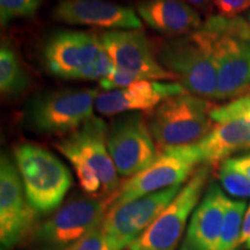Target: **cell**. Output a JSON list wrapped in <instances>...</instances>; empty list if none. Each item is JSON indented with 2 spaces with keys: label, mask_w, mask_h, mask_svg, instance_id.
I'll use <instances>...</instances> for the list:
<instances>
[{
  "label": "cell",
  "mask_w": 250,
  "mask_h": 250,
  "mask_svg": "<svg viewBox=\"0 0 250 250\" xmlns=\"http://www.w3.org/2000/svg\"><path fill=\"white\" fill-rule=\"evenodd\" d=\"M108 125L93 116L56 143V148L71 162L83 192L111 198L121 188L120 175L107 146Z\"/></svg>",
  "instance_id": "1"
},
{
  "label": "cell",
  "mask_w": 250,
  "mask_h": 250,
  "mask_svg": "<svg viewBox=\"0 0 250 250\" xmlns=\"http://www.w3.org/2000/svg\"><path fill=\"white\" fill-rule=\"evenodd\" d=\"M202 27L211 37L217 64V99L235 100L250 92V26L248 20L211 15Z\"/></svg>",
  "instance_id": "2"
},
{
  "label": "cell",
  "mask_w": 250,
  "mask_h": 250,
  "mask_svg": "<svg viewBox=\"0 0 250 250\" xmlns=\"http://www.w3.org/2000/svg\"><path fill=\"white\" fill-rule=\"evenodd\" d=\"M155 55L188 93L205 100L217 99V64L211 37L202 26L161 43Z\"/></svg>",
  "instance_id": "3"
},
{
  "label": "cell",
  "mask_w": 250,
  "mask_h": 250,
  "mask_svg": "<svg viewBox=\"0 0 250 250\" xmlns=\"http://www.w3.org/2000/svg\"><path fill=\"white\" fill-rule=\"evenodd\" d=\"M208 100L192 94H181L165 100L149 112L148 129L159 148L195 145L213 129Z\"/></svg>",
  "instance_id": "4"
},
{
  "label": "cell",
  "mask_w": 250,
  "mask_h": 250,
  "mask_svg": "<svg viewBox=\"0 0 250 250\" xmlns=\"http://www.w3.org/2000/svg\"><path fill=\"white\" fill-rule=\"evenodd\" d=\"M14 160L31 208L39 214L57 210L72 186V174L65 164L31 143L14 148Z\"/></svg>",
  "instance_id": "5"
},
{
  "label": "cell",
  "mask_w": 250,
  "mask_h": 250,
  "mask_svg": "<svg viewBox=\"0 0 250 250\" xmlns=\"http://www.w3.org/2000/svg\"><path fill=\"white\" fill-rule=\"evenodd\" d=\"M211 166L202 165L182 187L169 205L126 250H176L186 229L188 219L199 204Z\"/></svg>",
  "instance_id": "6"
},
{
  "label": "cell",
  "mask_w": 250,
  "mask_h": 250,
  "mask_svg": "<svg viewBox=\"0 0 250 250\" xmlns=\"http://www.w3.org/2000/svg\"><path fill=\"white\" fill-rule=\"evenodd\" d=\"M109 206L110 199L101 197L68 199L36 228V243L41 250H66L102 224Z\"/></svg>",
  "instance_id": "7"
},
{
  "label": "cell",
  "mask_w": 250,
  "mask_h": 250,
  "mask_svg": "<svg viewBox=\"0 0 250 250\" xmlns=\"http://www.w3.org/2000/svg\"><path fill=\"white\" fill-rule=\"evenodd\" d=\"M98 88L55 90L35 98L27 108L30 126L41 133H71L92 118Z\"/></svg>",
  "instance_id": "8"
},
{
  "label": "cell",
  "mask_w": 250,
  "mask_h": 250,
  "mask_svg": "<svg viewBox=\"0 0 250 250\" xmlns=\"http://www.w3.org/2000/svg\"><path fill=\"white\" fill-rule=\"evenodd\" d=\"M107 146L118 175L129 179L149 167L160 154L147 121L140 112L122 114L112 120Z\"/></svg>",
  "instance_id": "9"
},
{
  "label": "cell",
  "mask_w": 250,
  "mask_h": 250,
  "mask_svg": "<svg viewBox=\"0 0 250 250\" xmlns=\"http://www.w3.org/2000/svg\"><path fill=\"white\" fill-rule=\"evenodd\" d=\"M182 184L167 188L108 208L101 226L112 250H124L136 241L176 197Z\"/></svg>",
  "instance_id": "10"
},
{
  "label": "cell",
  "mask_w": 250,
  "mask_h": 250,
  "mask_svg": "<svg viewBox=\"0 0 250 250\" xmlns=\"http://www.w3.org/2000/svg\"><path fill=\"white\" fill-rule=\"evenodd\" d=\"M198 165L201 162L193 145L165 149L149 167L122 184L111 198L110 206L124 204L148 193L182 184L192 176Z\"/></svg>",
  "instance_id": "11"
},
{
  "label": "cell",
  "mask_w": 250,
  "mask_h": 250,
  "mask_svg": "<svg viewBox=\"0 0 250 250\" xmlns=\"http://www.w3.org/2000/svg\"><path fill=\"white\" fill-rule=\"evenodd\" d=\"M39 213L28 202L17 166L8 155L0 160V245L9 250L30 232Z\"/></svg>",
  "instance_id": "12"
},
{
  "label": "cell",
  "mask_w": 250,
  "mask_h": 250,
  "mask_svg": "<svg viewBox=\"0 0 250 250\" xmlns=\"http://www.w3.org/2000/svg\"><path fill=\"white\" fill-rule=\"evenodd\" d=\"M100 42L115 67L137 74L142 80H176L159 62L148 40L138 29L108 30Z\"/></svg>",
  "instance_id": "13"
},
{
  "label": "cell",
  "mask_w": 250,
  "mask_h": 250,
  "mask_svg": "<svg viewBox=\"0 0 250 250\" xmlns=\"http://www.w3.org/2000/svg\"><path fill=\"white\" fill-rule=\"evenodd\" d=\"M101 49L100 37L87 31L62 30L52 35L43 49V62L50 73L73 79L90 64Z\"/></svg>",
  "instance_id": "14"
},
{
  "label": "cell",
  "mask_w": 250,
  "mask_h": 250,
  "mask_svg": "<svg viewBox=\"0 0 250 250\" xmlns=\"http://www.w3.org/2000/svg\"><path fill=\"white\" fill-rule=\"evenodd\" d=\"M56 20L110 30L140 29L142 21L131 7L108 0H62L54 9Z\"/></svg>",
  "instance_id": "15"
},
{
  "label": "cell",
  "mask_w": 250,
  "mask_h": 250,
  "mask_svg": "<svg viewBox=\"0 0 250 250\" xmlns=\"http://www.w3.org/2000/svg\"><path fill=\"white\" fill-rule=\"evenodd\" d=\"M187 93L179 83L143 80L126 88L100 93L95 109L104 116L153 110L165 100Z\"/></svg>",
  "instance_id": "16"
},
{
  "label": "cell",
  "mask_w": 250,
  "mask_h": 250,
  "mask_svg": "<svg viewBox=\"0 0 250 250\" xmlns=\"http://www.w3.org/2000/svg\"><path fill=\"white\" fill-rule=\"evenodd\" d=\"M228 203L223 189L211 183L191 214L180 250H218Z\"/></svg>",
  "instance_id": "17"
},
{
  "label": "cell",
  "mask_w": 250,
  "mask_h": 250,
  "mask_svg": "<svg viewBox=\"0 0 250 250\" xmlns=\"http://www.w3.org/2000/svg\"><path fill=\"white\" fill-rule=\"evenodd\" d=\"M137 12L152 29L171 37L188 35L203 23L198 11L183 0H143Z\"/></svg>",
  "instance_id": "18"
},
{
  "label": "cell",
  "mask_w": 250,
  "mask_h": 250,
  "mask_svg": "<svg viewBox=\"0 0 250 250\" xmlns=\"http://www.w3.org/2000/svg\"><path fill=\"white\" fill-rule=\"evenodd\" d=\"M201 165L214 166L234 153L250 149V120L236 118L218 123L193 145Z\"/></svg>",
  "instance_id": "19"
},
{
  "label": "cell",
  "mask_w": 250,
  "mask_h": 250,
  "mask_svg": "<svg viewBox=\"0 0 250 250\" xmlns=\"http://www.w3.org/2000/svg\"><path fill=\"white\" fill-rule=\"evenodd\" d=\"M29 85V78L14 49L2 44L0 49V89L7 96L22 94Z\"/></svg>",
  "instance_id": "20"
},
{
  "label": "cell",
  "mask_w": 250,
  "mask_h": 250,
  "mask_svg": "<svg viewBox=\"0 0 250 250\" xmlns=\"http://www.w3.org/2000/svg\"><path fill=\"white\" fill-rule=\"evenodd\" d=\"M247 208H248L247 203L242 199L241 201L229 199L225 212L218 250H236L240 248V237H241L243 219Z\"/></svg>",
  "instance_id": "21"
},
{
  "label": "cell",
  "mask_w": 250,
  "mask_h": 250,
  "mask_svg": "<svg viewBox=\"0 0 250 250\" xmlns=\"http://www.w3.org/2000/svg\"><path fill=\"white\" fill-rule=\"evenodd\" d=\"M218 176L225 191L229 195L241 199L250 198V180L240 171L229 167L225 161L220 164Z\"/></svg>",
  "instance_id": "22"
},
{
  "label": "cell",
  "mask_w": 250,
  "mask_h": 250,
  "mask_svg": "<svg viewBox=\"0 0 250 250\" xmlns=\"http://www.w3.org/2000/svg\"><path fill=\"white\" fill-rule=\"evenodd\" d=\"M42 0H0V21L7 26L14 19L30 18L36 14Z\"/></svg>",
  "instance_id": "23"
},
{
  "label": "cell",
  "mask_w": 250,
  "mask_h": 250,
  "mask_svg": "<svg viewBox=\"0 0 250 250\" xmlns=\"http://www.w3.org/2000/svg\"><path fill=\"white\" fill-rule=\"evenodd\" d=\"M211 118L215 123H224L236 118L250 120V92L243 94L220 107H214L211 111Z\"/></svg>",
  "instance_id": "24"
},
{
  "label": "cell",
  "mask_w": 250,
  "mask_h": 250,
  "mask_svg": "<svg viewBox=\"0 0 250 250\" xmlns=\"http://www.w3.org/2000/svg\"><path fill=\"white\" fill-rule=\"evenodd\" d=\"M115 68L114 62H112L110 56L105 51L101 44L100 52L96 58L83 68L78 72L73 79L79 80H102L108 74H110Z\"/></svg>",
  "instance_id": "25"
},
{
  "label": "cell",
  "mask_w": 250,
  "mask_h": 250,
  "mask_svg": "<svg viewBox=\"0 0 250 250\" xmlns=\"http://www.w3.org/2000/svg\"><path fill=\"white\" fill-rule=\"evenodd\" d=\"M138 81L143 80L137 74L115 67L110 74L100 80V87L105 92H110V90L126 88Z\"/></svg>",
  "instance_id": "26"
},
{
  "label": "cell",
  "mask_w": 250,
  "mask_h": 250,
  "mask_svg": "<svg viewBox=\"0 0 250 250\" xmlns=\"http://www.w3.org/2000/svg\"><path fill=\"white\" fill-rule=\"evenodd\" d=\"M66 250H112L102 226L94 228Z\"/></svg>",
  "instance_id": "27"
},
{
  "label": "cell",
  "mask_w": 250,
  "mask_h": 250,
  "mask_svg": "<svg viewBox=\"0 0 250 250\" xmlns=\"http://www.w3.org/2000/svg\"><path fill=\"white\" fill-rule=\"evenodd\" d=\"M220 17L234 19L250 8V0H213Z\"/></svg>",
  "instance_id": "28"
},
{
  "label": "cell",
  "mask_w": 250,
  "mask_h": 250,
  "mask_svg": "<svg viewBox=\"0 0 250 250\" xmlns=\"http://www.w3.org/2000/svg\"><path fill=\"white\" fill-rule=\"evenodd\" d=\"M225 162L233 169L240 171L250 180V153L235 156V158H228Z\"/></svg>",
  "instance_id": "29"
},
{
  "label": "cell",
  "mask_w": 250,
  "mask_h": 250,
  "mask_svg": "<svg viewBox=\"0 0 250 250\" xmlns=\"http://www.w3.org/2000/svg\"><path fill=\"white\" fill-rule=\"evenodd\" d=\"M240 247L250 250V204L246 211L245 219H243L241 237H240Z\"/></svg>",
  "instance_id": "30"
},
{
  "label": "cell",
  "mask_w": 250,
  "mask_h": 250,
  "mask_svg": "<svg viewBox=\"0 0 250 250\" xmlns=\"http://www.w3.org/2000/svg\"><path fill=\"white\" fill-rule=\"evenodd\" d=\"M188 5H190L196 11H201L203 13H208L213 7V0H183Z\"/></svg>",
  "instance_id": "31"
},
{
  "label": "cell",
  "mask_w": 250,
  "mask_h": 250,
  "mask_svg": "<svg viewBox=\"0 0 250 250\" xmlns=\"http://www.w3.org/2000/svg\"><path fill=\"white\" fill-rule=\"evenodd\" d=\"M248 22H249V26H250V12L248 13Z\"/></svg>",
  "instance_id": "32"
}]
</instances>
